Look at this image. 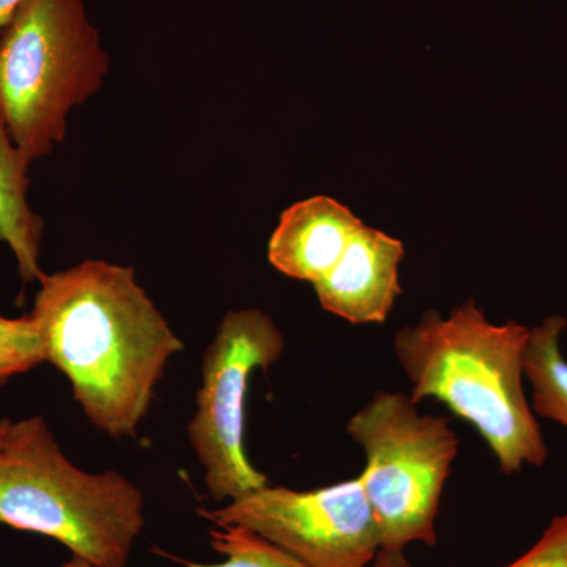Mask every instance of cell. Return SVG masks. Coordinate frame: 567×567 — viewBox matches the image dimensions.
Returning a JSON list of instances; mask_svg holds the SVG:
<instances>
[{"mask_svg":"<svg viewBox=\"0 0 567 567\" xmlns=\"http://www.w3.org/2000/svg\"><path fill=\"white\" fill-rule=\"evenodd\" d=\"M347 434L364 453L358 477L382 533V548L434 546L440 499L458 453L450 421L423 415L410 395L377 391L350 417Z\"/></svg>","mask_w":567,"mask_h":567,"instance_id":"5b68a950","label":"cell"},{"mask_svg":"<svg viewBox=\"0 0 567 567\" xmlns=\"http://www.w3.org/2000/svg\"><path fill=\"white\" fill-rule=\"evenodd\" d=\"M210 544L213 550L227 558L226 561L219 565L188 563V567H308L267 537L241 525L210 529Z\"/></svg>","mask_w":567,"mask_h":567,"instance_id":"7c38bea8","label":"cell"},{"mask_svg":"<svg viewBox=\"0 0 567 567\" xmlns=\"http://www.w3.org/2000/svg\"><path fill=\"white\" fill-rule=\"evenodd\" d=\"M10 420L0 421V442H2L3 435H6L7 429H9Z\"/></svg>","mask_w":567,"mask_h":567,"instance_id":"ac0fdd59","label":"cell"},{"mask_svg":"<svg viewBox=\"0 0 567 567\" xmlns=\"http://www.w3.org/2000/svg\"><path fill=\"white\" fill-rule=\"evenodd\" d=\"M364 224L346 205L316 196L287 208L268 241V260L298 281L319 282Z\"/></svg>","mask_w":567,"mask_h":567,"instance_id":"9c48e42d","label":"cell"},{"mask_svg":"<svg viewBox=\"0 0 567 567\" xmlns=\"http://www.w3.org/2000/svg\"><path fill=\"white\" fill-rule=\"evenodd\" d=\"M369 567H412L406 559L404 550H382L377 554L374 561Z\"/></svg>","mask_w":567,"mask_h":567,"instance_id":"9a60e30c","label":"cell"},{"mask_svg":"<svg viewBox=\"0 0 567 567\" xmlns=\"http://www.w3.org/2000/svg\"><path fill=\"white\" fill-rule=\"evenodd\" d=\"M110 73L84 0H24L0 31V121L29 163L65 141L69 117Z\"/></svg>","mask_w":567,"mask_h":567,"instance_id":"277c9868","label":"cell"},{"mask_svg":"<svg viewBox=\"0 0 567 567\" xmlns=\"http://www.w3.org/2000/svg\"><path fill=\"white\" fill-rule=\"evenodd\" d=\"M284 336L259 309L223 317L203 361L197 410L188 425L189 442L205 470L213 498H240L267 486L245 451V402L254 371H267L281 358Z\"/></svg>","mask_w":567,"mask_h":567,"instance_id":"8992f818","label":"cell"},{"mask_svg":"<svg viewBox=\"0 0 567 567\" xmlns=\"http://www.w3.org/2000/svg\"><path fill=\"white\" fill-rule=\"evenodd\" d=\"M31 163L11 140L0 121V241L17 259L22 281H40L43 221L29 203Z\"/></svg>","mask_w":567,"mask_h":567,"instance_id":"30bf717a","label":"cell"},{"mask_svg":"<svg viewBox=\"0 0 567 567\" xmlns=\"http://www.w3.org/2000/svg\"><path fill=\"white\" fill-rule=\"evenodd\" d=\"M47 363V349L32 315H0V390L17 375Z\"/></svg>","mask_w":567,"mask_h":567,"instance_id":"4fadbf2b","label":"cell"},{"mask_svg":"<svg viewBox=\"0 0 567 567\" xmlns=\"http://www.w3.org/2000/svg\"><path fill=\"white\" fill-rule=\"evenodd\" d=\"M24 0H0V31H2L3 25L9 22L10 18L13 17L14 11L18 10V7Z\"/></svg>","mask_w":567,"mask_h":567,"instance_id":"2e32d148","label":"cell"},{"mask_svg":"<svg viewBox=\"0 0 567 567\" xmlns=\"http://www.w3.org/2000/svg\"><path fill=\"white\" fill-rule=\"evenodd\" d=\"M529 330L488 322L468 300L425 311L395 334L394 354L420 404L436 399L483 436L506 475L546 464L548 450L524 390Z\"/></svg>","mask_w":567,"mask_h":567,"instance_id":"7a4b0ae2","label":"cell"},{"mask_svg":"<svg viewBox=\"0 0 567 567\" xmlns=\"http://www.w3.org/2000/svg\"><path fill=\"white\" fill-rule=\"evenodd\" d=\"M565 317L550 316L529 330L525 379L533 388V410L567 427V360L561 352Z\"/></svg>","mask_w":567,"mask_h":567,"instance_id":"8fae6325","label":"cell"},{"mask_svg":"<svg viewBox=\"0 0 567 567\" xmlns=\"http://www.w3.org/2000/svg\"><path fill=\"white\" fill-rule=\"evenodd\" d=\"M506 567H567V513L554 517L535 546Z\"/></svg>","mask_w":567,"mask_h":567,"instance_id":"5bb4252c","label":"cell"},{"mask_svg":"<svg viewBox=\"0 0 567 567\" xmlns=\"http://www.w3.org/2000/svg\"><path fill=\"white\" fill-rule=\"evenodd\" d=\"M200 516L216 527L241 525L308 567H369L382 533L360 477L315 491L264 486Z\"/></svg>","mask_w":567,"mask_h":567,"instance_id":"52a82bcc","label":"cell"},{"mask_svg":"<svg viewBox=\"0 0 567 567\" xmlns=\"http://www.w3.org/2000/svg\"><path fill=\"white\" fill-rule=\"evenodd\" d=\"M31 315L47 361L69 379L74 399L99 431L132 436L155 388L183 350L133 267L106 260L43 275Z\"/></svg>","mask_w":567,"mask_h":567,"instance_id":"6da1fadb","label":"cell"},{"mask_svg":"<svg viewBox=\"0 0 567 567\" xmlns=\"http://www.w3.org/2000/svg\"><path fill=\"white\" fill-rule=\"evenodd\" d=\"M404 254L401 241L360 227L338 264L315 284L320 305L347 322H385L402 292L399 264Z\"/></svg>","mask_w":567,"mask_h":567,"instance_id":"ba28073f","label":"cell"},{"mask_svg":"<svg viewBox=\"0 0 567 567\" xmlns=\"http://www.w3.org/2000/svg\"><path fill=\"white\" fill-rule=\"evenodd\" d=\"M0 524L59 540L96 567H125L144 496L117 472L71 464L43 416L11 421L0 442Z\"/></svg>","mask_w":567,"mask_h":567,"instance_id":"3957f363","label":"cell"},{"mask_svg":"<svg viewBox=\"0 0 567 567\" xmlns=\"http://www.w3.org/2000/svg\"><path fill=\"white\" fill-rule=\"evenodd\" d=\"M62 567H96L91 565V563L84 561V559L73 557L70 561H66Z\"/></svg>","mask_w":567,"mask_h":567,"instance_id":"e0dca14e","label":"cell"}]
</instances>
